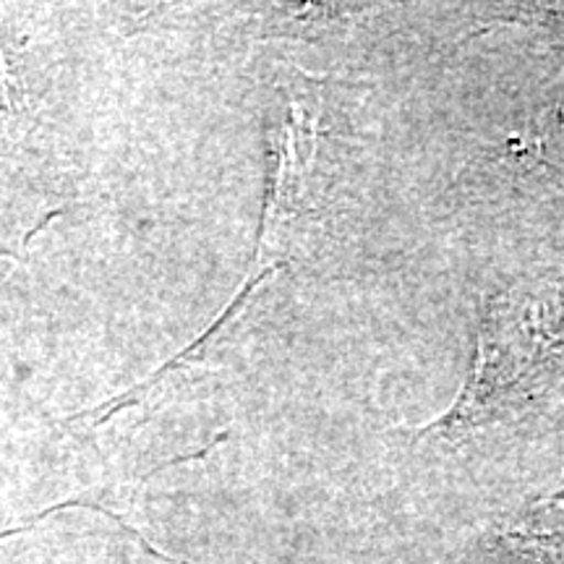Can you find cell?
<instances>
[{
  "mask_svg": "<svg viewBox=\"0 0 564 564\" xmlns=\"http://www.w3.org/2000/svg\"><path fill=\"white\" fill-rule=\"evenodd\" d=\"M554 340L541 299L512 293L486 301L474 373L453 411L429 429L455 436L523 403L544 379Z\"/></svg>",
  "mask_w": 564,
  "mask_h": 564,
  "instance_id": "cell-1",
  "label": "cell"
}]
</instances>
